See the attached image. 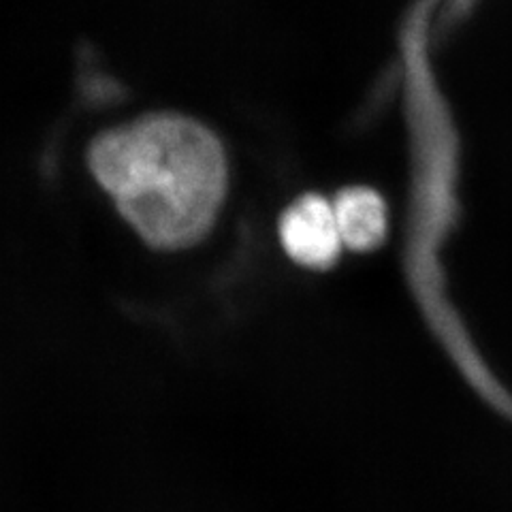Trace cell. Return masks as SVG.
<instances>
[{
  "mask_svg": "<svg viewBox=\"0 0 512 512\" xmlns=\"http://www.w3.org/2000/svg\"><path fill=\"white\" fill-rule=\"evenodd\" d=\"M88 165L122 218L158 250L201 242L227 192V156L216 133L173 111L101 133Z\"/></svg>",
  "mask_w": 512,
  "mask_h": 512,
  "instance_id": "cell-1",
  "label": "cell"
},
{
  "mask_svg": "<svg viewBox=\"0 0 512 512\" xmlns=\"http://www.w3.org/2000/svg\"><path fill=\"white\" fill-rule=\"evenodd\" d=\"M280 242L301 267L329 269L344 248L333 203L306 195L288 205L280 218Z\"/></svg>",
  "mask_w": 512,
  "mask_h": 512,
  "instance_id": "cell-2",
  "label": "cell"
},
{
  "mask_svg": "<svg viewBox=\"0 0 512 512\" xmlns=\"http://www.w3.org/2000/svg\"><path fill=\"white\" fill-rule=\"evenodd\" d=\"M342 244L355 252L376 250L389 229L387 205L370 188H348L333 201Z\"/></svg>",
  "mask_w": 512,
  "mask_h": 512,
  "instance_id": "cell-3",
  "label": "cell"
}]
</instances>
